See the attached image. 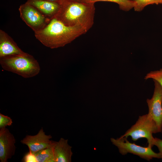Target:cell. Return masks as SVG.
I'll list each match as a JSON object with an SVG mask.
<instances>
[{"label":"cell","instance_id":"1","mask_svg":"<svg viewBox=\"0 0 162 162\" xmlns=\"http://www.w3.org/2000/svg\"><path fill=\"white\" fill-rule=\"evenodd\" d=\"M87 32L80 26H68L53 18L43 29L34 32L36 38L51 49L63 47Z\"/></svg>","mask_w":162,"mask_h":162},{"label":"cell","instance_id":"2","mask_svg":"<svg viewBox=\"0 0 162 162\" xmlns=\"http://www.w3.org/2000/svg\"><path fill=\"white\" fill-rule=\"evenodd\" d=\"M60 7L54 16L66 26H80L87 32L93 26L94 3L71 0H60Z\"/></svg>","mask_w":162,"mask_h":162},{"label":"cell","instance_id":"3","mask_svg":"<svg viewBox=\"0 0 162 162\" xmlns=\"http://www.w3.org/2000/svg\"><path fill=\"white\" fill-rule=\"evenodd\" d=\"M0 64L4 70L17 74L24 78L32 77L40 70L39 63L32 55L8 56L0 58Z\"/></svg>","mask_w":162,"mask_h":162},{"label":"cell","instance_id":"4","mask_svg":"<svg viewBox=\"0 0 162 162\" xmlns=\"http://www.w3.org/2000/svg\"><path fill=\"white\" fill-rule=\"evenodd\" d=\"M157 133L156 124L147 114L140 116L135 124L121 136L127 138L130 136L134 142L140 138H146L148 146L152 147L154 139L152 134Z\"/></svg>","mask_w":162,"mask_h":162},{"label":"cell","instance_id":"5","mask_svg":"<svg viewBox=\"0 0 162 162\" xmlns=\"http://www.w3.org/2000/svg\"><path fill=\"white\" fill-rule=\"evenodd\" d=\"M110 140L112 144L118 148L119 152L123 155L130 153L148 161L153 158H161L160 154L154 152L152 147L148 146L143 147L137 145L129 142L127 138L121 136L116 139L112 138Z\"/></svg>","mask_w":162,"mask_h":162},{"label":"cell","instance_id":"6","mask_svg":"<svg viewBox=\"0 0 162 162\" xmlns=\"http://www.w3.org/2000/svg\"><path fill=\"white\" fill-rule=\"evenodd\" d=\"M19 10L22 20L34 32L43 29L51 20L27 2L20 5Z\"/></svg>","mask_w":162,"mask_h":162},{"label":"cell","instance_id":"7","mask_svg":"<svg viewBox=\"0 0 162 162\" xmlns=\"http://www.w3.org/2000/svg\"><path fill=\"white\" fill-rule=\"evenodd\" d=\"M154 82V88L151 98L147 99L146 102L148 106V113L155 122L158 133L162 130V88L156 81Z\"/></svg>","mask_w":162,"mask_h":162},{"label":"cell","instance_id":"8","mask_svg":"<svg viewBox=\"0 0 162 162\" xmlns=\"http://www.w3.org/2000/svg\"><path fill=\"white\" fill-rule=\"evenodd\" d=\"M16 140L14 135L6 128L0 130V160L7 162L15 154Z\"/></svg>","mask_w":162,"mask_h":162},{"label":"cell","instance_id":"9","mask_svg":"<svg viewBox=\"0 0 162 162\" xmlns=\"http://www.w3.org/2000/svg\"><path fill=\"white\" fill-rule=\"evenodd\" d=\"M52 137L50 135L46 134L42 128L37 134L27 135L20 142L28 146L29 151L35 153L50 146L53 141L50 140Z\"/></svg>","mask_w":162,"mask_h":162},{"label":"cell","instance_id":"10","mask_svg":"<svg viewBox=\"0 0 162 162\" xmlns=\"http://www.w3.org/2000/svg\"><path fill=\"white\" fill-rule=\"evenodd\" d=\"M22 51L11 38L6 32L0 30V58L15 55H24Z\"/></svg>","mask_w":162,"mask_h":162},{"label":"cell","instance_id":"11","mask_svg":"<svg viewBox=\"0 0 162 162\" xmlns=\"http://www.w3.org/2000/svg\"><path fill=\"white\" fill-rule=\"evenodd\" d=\"M26 2L37 9L45 16L50 19L58 13L60 7L59 2L44 0H27Z\"/></svg>","mask_w":162,"mask_h":162},{"label":"cell","instance_id":"12","mask_svg":"<svg viewBox=\"0 0 162 162\" xmlns=\"http://www.w3.org/2000/svg\"><path fill=\"white\" fill-rule=\"evenodd\" d=\"M68 140L61 138L55 142L53 152L55 162H70L73 155L72 147L68 143Z\"/></svg>","mask_w":162,"mask_h":162},{"label":"cell","instance_id":"13","mask_svg":"<svg viewBox=\"0 0 162 162\" xmlns=\"http://www.w3.org/2000/svg\"><path fill=\"white\" fill-rule=\"evenodd\" d=\"M55 142L49 147L34 153L37 162H55L53 147Z\"/></svg>","mask_w":162,"mask_h":162},{"label":"cell","instance_id":"14","mask_svg":"<svg viewBox=\"0 0 162 162\" xmlns=\"http://www.w3.org/2000/svg\"><path fill=\"white\" fill-rule=\"evenodd\" d=\"M109 2L116 3L118 4L121 10L128 11L134 8V0H82V2L94 3L97 2Z\"/></svg>","mask_w":162,"mask_h":162},{"label":"cell","instance_id":"15","mask_svg":"<svg viewBox=\"0 0 162 162\" xmlns=\"http://www.w3.org/2000/svg\"><path fill=\"white\" fill-rule=\"evenodd\" d=\"M161 0H134V9L137 11H142L146 6L153 4H158Z\"/></svg>","mask_w":162,"mask_h":162},{"label":"cell","instance_id":"16","mask_svg":"<svg viewBox=\"0 0 162 162\" xmlns=\"http://www.w3.org/2000/svg\"><path fill=\"white\" fill-rule=\"evenodd\" d=\"M152 79L157 81L162 88V69L159 70L151 71L147 74L144 79Z\"/></svg>","mask_w":162,"mask_h":162},{"label":"cell","instance_id":"17","mask_svg":"<svg viewBox=\"0 0 162 162\" xmlns=\"http://www.w3.org/2000/svg\"><path fill=\"white\" fill-rule=\"evenodd\" d=\"M12 123V119L10 117L0 113V128L10 126Z\"/></svg>","mask_w":162,"mask_h":162},{"label":"cell","instance_id":"18","mask_svg":"<svg viewBox=\"0 0 162 162\" xmlns=\"http://www.w3.org/2000/svg\"><path fill=\"white\" fill-rule=\"evenodd\" d=\"M22 161L23 162H37L34 153L30 151L25 154L22 159Z\"/></svg>","mask_w":162,"mask_h":162},{"label":"cell","instance_id":"19","mask_svg":"<svg viewBox=\"0 0 162 162\" xmlns=\"http://www.w3.org/2000/svg\"><path fill=\"white\" fill-rule=\"evenodd\" d=\"M153 144V146H155L158 147L159 151V153L162 160V140L157 138H154Z\"/></svg>","mask_w":162,"mask_h":162},{"label":"cell","instance_id":"20","mask_svg":"<svg viewBox=\"0 0 162 162\" xmlns=\"http://www.w3.org/2000/svg\"><path fill=\"white\" fill-rule=\"evenodd\" d=\"M49 1L53 2H59L60 0H44Z\"/></svg>","mask_w":162,"mask_h":162},{"label":"cell","instance_id":"21","mask_svg":"<svg viewBox=\"0 0 162 162\" xmlns=\"http://www.w3.org/2000/svg\"><path fill=\"white\" fill-rule=\"evenodd\" d=\"M78 2H81L82 0H71Z\"/></svg>","mask_w":162,"mask_h":162},{"label":"cell","instance_id":"22","mask_svg":"<svg viewBox=\"0 0 162 162\" xmlns=\"http://www.w3.org/2000/svg\"><path fill=\"white\" fill-rule=\"evenodd\" d=\"M162 4V0H161L160 2H159V4Z\"/></svg>","mask_w":162,"mask_h":162}]
</instances>
